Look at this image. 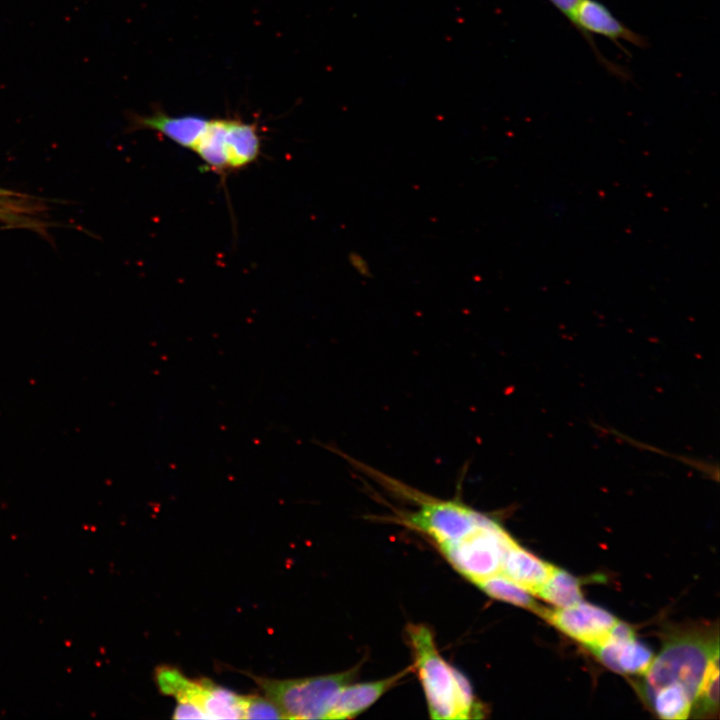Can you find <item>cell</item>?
Wrapping results in <instances>:
<instances>
[{
    "label": "cell",
    "instance_id": "cell-1",
    "mask_svg": "<svg viewBox=\"0 0 720 720\" xmlns=\"http://www.w3.org/2000/svg\"><path fill=\"white\" fill-rule=\"evenodd\" d=\"M719 655L717 629L688 627L669 634L659 654L653 658L640 683L646 699L655 690L675 686L694 699L711 660Z\"/></svg>",
    "mask_w": 720,
    "mask_h": 720
},
{
    "label": "cell",
    "instance_id": "cell-2",
    "mask_svg": "<svg viewBox=\"0 0 720 720\" xmlns=\"http://www.w3.org/2000/svg\"><path fill=\"white\" fill-rule=\"evenodd\" d=\"M261 145L255 123L237 118H208L191 151L208 170L225 174L254 163L261 154Z\"/></svg>",
    "mask_w": 720,
    "mask_h": 720
},
{
    "label": "cell",
    "instance_id": "cell-3",
    "mask_svg": "<svg viewBox=\"0 0 720 720\" xmlns=\"http://www.w3.org/2000/svg\"><path fill=\"white\" fill-rule=\"evenodd\" d=\"M358 666L344 672L299 679L253 677L287 719H325L339 691L356 677Z\"/></svg>",
    "mask_w": 720,
    "mask_h": 720
},
{
    "label": "cell",
    "instance_id": "cell-4",
    "mask_svg": "<svg viewBox=\"0 0 720 720\" xmlns=\"http://www.w3.org/2000/svg\"><path fill=\"white\" fill-rule=\"evenodd\" d=\"M407 636L432 719H462L454 669L439 654L431 630L409 624Z\"/></svg>",
    "mask_w": 720,
    "mask_h": 720
},
{
    "label": "cell",
    "instance_id": "cell-5",
    "mask_svg": "<svg viewBox=\"0 0 720 720\" xmlns=\"http://www.w3.org/2000/svg\"><path fill=\"white\" fill-rule=\"evenodd\" d=\"M516 541L493 518L487 519L464 538L441 545L449 563L470 581L500 573L505 551Z\"/></svg>",
    "mask_w": 720,
    "mask_h": 720
},
{
    "label": "cell",
    "instance_id": "cell-6",
    "mask_svg": "<svg viewBox=\"0 0 720 720\" xmlns=\"http://www.w3.org/2000/svg\"><path fill=\"white\" fill-rule=\"evenodd\" d=\"M547 622L590 650L600 645L609 635L618 619L605 609L583 600L565 608L536 612Z\"/></svg>",
    "mask_w": 720,
    "mask_h": 720
},
{
    "label": "cell",
    "instance_id": "cell-7",
    "mask_svg": "<svg viewBox=\"0 0 720 720\" xmlns=\"http://www.w3.org/2000/svg\"><path fill=\"white\" fill-rule=\"evenodd\" d=\"M591 651L611 670L629 675H644L654 658L632 628L619 620L608 637Z\"/></svg>",
    "mask_w": 720,
    "mask_h": 720
},
{
    "label": "cell",
    "instance_id": "cell-8",
    "mask_svg": "<svg viewBox=\"0 0 720 720\" xmlns=\"http://www.w3.org/2000/svg\"><path fill=\"white\" fill-rule=\"evenodd\" d=\"M410 669L378 681L347 684L337 694L325 719H347L358 715L374 704Z\"/></svg>",
    "mask_w": 720,
    "mask_h": 720
},
{
    "label": "cell",
    "instance_id": "cell-9",
    "mask_svg": "<svg viewBox=\"0 0 720 720\" xmlns=\"http://www.w3.org/2000/svg\"><path fill=\"white\" fill-rule=\"evenodd\" d=\"M554 568L515 542L504 553L500 573L530 594L537 595Z\"/></svg>",
    "mask_w": 720,
    "mask_h": 720
},
{
    "label": "cell",
    "instance_id": "cell-10",
    "mask_svg": "<svg viewBox=\"0 0 720 720\" xmlns=\"http://www.w3.org/2000/svg\"><path fill=\"white\" fill-rule=\"evenodd\" d=\"M208 118L196 115L171 116L157 111L148 116H134L135 127L150 129L185 149L192 150Z\"/></svg>",
    "mask_w": 720,
    "mask_h": 720
},
{
    "label": "cell",
    "instance_id": "cell-11",
    "mask_svg": "<svg viewBox=\"0 0 720 720\" xmlns=\"http://www.w3.org/2000/svg\"><path fill=\"white\" fill-rule=\"evenodd\" d=\"M202 708L209 719H242V696L202 679Z\"/></svg>",
    "mask_w": 720,
    "mask_h": 720
},
{
    "label": "cell",
    "instance_id": "cell-12",
    "mask_svg": "<svg viewBox=\"0 0 720 720\" xmlns=\"http://www.w3.org/2000/svg\"><path fill=\"white\" fill-rule=\"evenodd\" d=\"M572 20L587 30L612 38L624 37L628 34L604 6L593 0H580Z\"/></svg>",
    "mask_w": 720,
    "mask_h": 720
},
{
    "label": "cell",
    "instance_id": "cell-13",
    "mask_svg": "<svg viewBox=\"0 0 720 720\" xmlns=\"http://www.w3.org/2000/svg\"><path fill=\"white\" fill-rule=\"evenodd\" d=\"M580 581L567 571L555 567L537 596L555 608L572 606L583 599Z\"/></svg>",
    "mask_w": 720,
    "mask_h": 720
},
{
    "label": "cell",
    "instance_id": "cell-14",
    "mask_svg": "<svg viewBox=\"0 0 720 720\" xmlns=\"http://www.w3.org/2000/svg\"><path fill=\"white\" fill-rule=\"evenodd\" d=\"M488 596L534 611L541 607L531 594L501 573L473 582Z\"/></svg>",
    "mask_w": 720,
    "mask_h": 720
},
{
    "label": "cell",
    "instance_id": "cell-15",
    "mask_svg": "<svg viewBox=\"0 0 720 720\" xmlns=\"http://www.w3.org/2000/svg\"><path fill=\"white\" fill-rule=\"evenodd\" d=\"M156 681L161 692L174 696L177 702H193L202 708L201 680L192 681L175 668L161 666L156 671Z\"/></svg>",
    "mask_w": 720,
    "mask_h": 720
},
{
    "label": "cell",
    "instance_id": "cell-16",
    "mask_svg": "<svg viewBox=\"0 0 720 720\" xmlns=\"http://www.w3.org/2000/svg\"><path fill=\"white\" fill-rule=\"evenodd\" d=\"M646 701L663 719H686L691 713L693 699L682 688L665 686L655 690Z\"/></svg>",
    "mask_w": 720,
    "mask_h": 720
},
{
    "label": "cell",
    "instance_id": "cell-17",
    "mask_svg": "<svg viewBox=\"0 0 720 720\" xmlns=\"http://www.w3.org/2000/svg\"><path fill=\"white\" fill-rule=\"evenodd\" d=\"M719 711V655L709 663L693 702L691 713L697 717H712Z\"/></svg>",
    "mask_w": 720,
    "mask_h": 720
},
{
    "label": "cell",
    "instance_id": "cell-18",
    "mask_svg": "<svg viewBox=\"0 0 720 720\" xmlns=\"http://www.w3.org/2000/svg\"><path fill=\"white\" fill-rule=\"evenodd\" d=\"M244 719H286L281 709L267 696H242Z\"/></svg>",
    "mask_w": 720,
    "mask_h": 720
},
{
    "label": "cell",
    "instance_id": "cell-19",
    "mask_svg": "<svg viewBox=\"0 0 720 720\" xmlns=\"http://www.w3.org/2000/svg\"><path fill=\"white\" fill-rule=\"evenodd\" d=\"M174 719H209L205 711L193 702H177Z\"/></svg>",
    "mask_w": 720,
    "mask_h": 720
},
{
    "label": "cell",
    "instance_id": "cell-20",
    "mask_svg": "<svg viewBox=\"0 0 720 720\" xmlns=\"http://www.w3.org/2000/svg\"><path fill=\"white\" fill-rule=\"evenodd\" d=\"M348 260L352 268L360 274L362 277L365 278H371L372 277V271L370 269V266L368 262L362 257V255L351 252L348 255Z\"/></svg>",
    "mask_w": 720,
    "mask_h": 720
},
{
    "label": "cell",
    "instance_id": "cell-21",
    "mask_svg": "<svg viewBox=\"0 0 720 720\" xmlns=\"http://www.w3.org/2000/svg\"><path fill=\"white\" fill-rule=\"evenodd\" d=\"M559 9H561L570 19L573 17L574 10L580 0H551Z\"/></svg>",
    "mask_w": 720,
    "mask_h": 720
},
{
    "label": "cell",
    "instance_id": "cell-22",
    "mask_svg": "<svg viewBox=\"0 0 720 720\" xmlns=\"http://www.w3.org/2000/svg\"><path fill=\"white\" fill-rule=\"evenodd\" d=\"M2 213H3V209H2L1 206H0V215H1Z\"/></svg>",
    "mask_w": 720,
    "mask_h": 720
}]
</instances>
